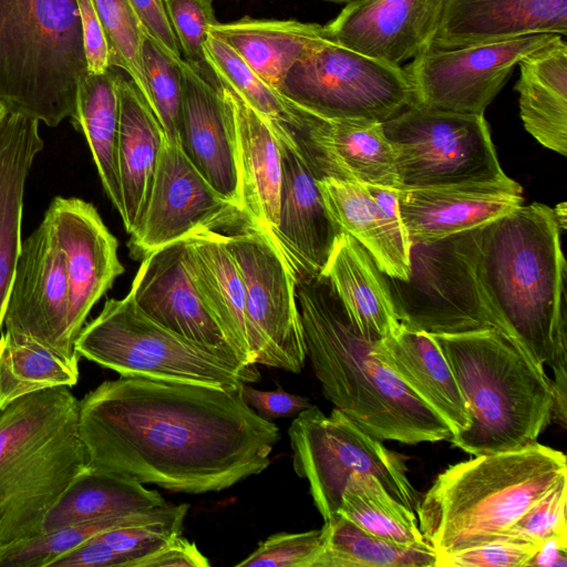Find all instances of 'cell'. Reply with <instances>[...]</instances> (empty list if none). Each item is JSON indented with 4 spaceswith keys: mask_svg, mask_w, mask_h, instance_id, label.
<instances>
[{
    "mask_svg": "<svg viewBox=\"0 0 567 567\" xmlns=\"http://www.w3.org/2000/svg\"><path fill=\"white\" fill-rule=\"evenodd\" d=\"M556 218L561 229L566 228V203H561L554 209Z\"/></svg>",
    "mask_w": 567,
    "mask_h": 567,
    "instance_id": "11a10c76",
    "label": "cell"
},
{
    "mask_svg": "<svg viewBox=\"0 0 567 567\" xmlns=\"http://www.w3.org/2000/svg\"><path fill=\"white\" fill-rule=\"evenodd\" d=\"M567 34V0H441L431 50Z\"/></svg>",
    "mask_w": 567,
    "mask_h": 567,
    "instance_id": "d4e9b609",
    "label": "cell"
},
{
    "mask_svg": "<svg viewBox=\"0 0 567 567\" xmlns=\"http://www.w3.org/2000/svg\"><path fill=\"white\" fill-rule=\"evenodd\" d=\"M106 37L111 66L125 71L143 99L147 86L142 65L143 28L128 0H93Z\"/></svg>",
    "mask_w": 567,
    "mask_h": 567,
    "instance_id": "60d3db41",
    "label": "cell"
},
{
    "mask_svg": "<svg viewBox=\"0 0 567 567\" xmlns=\"http://www.w3.org/2000/svg\"><path fill=\"white\" fill-rule=\"evenodd\" d=\"M43 147L38 120L8 113L0 122V332L22 247L25 182Z\"/></svg>",
    "mask_w": 567,
    "mask_h": 567,
    "instance_id": "f546056e",
    "label": "cell"
},
{
    "mask_svg": "<svg viewBox=\"0 0 567 567\" xmlns=\"http://www.w3.org/2000/svg\"><path fill=\"white\" fill-rule=\"evenodd\" d=\"M210 563L196 544L182 534L155 553L140 559L135 567H208Z\"/></svg>",
    "mask_w": 567,
    "mask_h": 567,
    "instance_id": "f5cc1de1",
    "label": "cell"
},
{
    "mask_svg": "<svg viewBox=\"0 0 567 567\" xmlns=\"http://www.w3.org/2000/svg\"><path fill=\"white\" fill-rule=\"evenodd\" d=\"M74 350L121 377L212 385L228 390L260 379L256 364L238 367L216 352L161 326L127 293L107 299L83 327Z\"/></svg>",
    "mask_w": 567,
    "mask_h": 567,
    "instance_id": "ba28073f",
    "label": "cell"
},
{
    "mask_svg": "<svg viewBox=\"0 0 567 567\" xmlns=\"http://www.w3.org/2000/svg\"><path fill=\"white\" fill-rule=\"evenodd\" d=\"M218 81L230 126L243 209L252 225L272 236L278 225L282 187L278 124L254 110L225 82Z\"/></svg>",
    "mask_w": 567,
    "mask_h": 567,
    "instance_id": "cb8c5ba5",
    "label": "cell"
},
{
    "mask_svg": "<svg viewBox=\"0 0 567 567\" xmlns=\"http://www.w3.org/2000/svg\"><path fill=\"white\" fill-rule=\"evenodd\" d=\"M324 548L315 567H435L426 543L399 544L372 535L336 514L324 522Z\"/></svg>",
    "mask_w": 567,
    "mask_h": 567,
    "instance_id": "8d00e7d4",
    "label": "cell"
},
{
    "mask_svg": "<svg viewBox=\"0 0 567 567\" xmlns=\"http://www.w3.org/2000/svg\"><path fill=\"white\" fill-rule=\"evenodd\" d=\"M235 390L141 377L79 400L90 466L177 493L226 489L270 465L280 430Z\"/></svg>",
    "mask_w": 567,
    "mask_h": 567,
    "instance_id": "6da1fadb",
    "label": "cell"
},
{
    "mask_svg": "<svg viewBox=\"0 0 567 567\" xmlns=\"http://www.w3.org/2000/svg\"><path fill=\"white\" fill-rule=\"evenodd\" d=\"M282 154L279 218L272 238L291 262L296 276L320 275L341 233L324 205L318 178L292 131L277 125Z\"/></svg>",
    "mask_w": 567,
    "mask_h": 567,
    "instance_id": "ffe728a7",
    "label": "cell"
},
{
    "mask_svg": "<svg viewBox=\"0 0 567 567\" xmlns=\"http://www.w3.org/2000/svg\"><path fill=\"white\" fill-rule=\"evenodd\" d=\"M526 566L567 567V536H553L539 543Z\"/></svg>",
    "mask_w": 567,
    "mask_h": 567,
    "instance_id": "db71d44e",
    "label": "cell"
},
{
    "mask_svg": "<svg viewBox=\"0 0 567 567\" xmlns=\"http://www.w3.org/2000/svg\"><path fill=\"white\" fill-rule=\"evenodd\" d=\"M69 287L63 252L45 218L22 243L7 302L6 331L69 360L80 359L68 332Z\"/></svg>",
    "mask_w": 567,
    "mask_h": 567,
    "instance_id": "2e32d148",
    "label": "cell"
},
{
    "mask_svg": "<svg viewBox=\"0 0 567 567\" xmlns=\"http://www.w3.org/2000/svg\"><path fill=\"white\" fill-rule=\"evenodd\" d=\"M553 208L518 206L480 227L475 271L502 332L544 369L567 350L566 261Z\"/></svg>",
    "mask_w": 567,
    "mask_h": 567,
    "instance_id": "3957f363",
    "label": "cell"
},
{
    "mask_svg": "<svg viewBox=\"0 0 567 567\" xmlns=\"http://www.w3.org/2000/svg\"><path fill=\"white\" fill-rule=\"evenodd\" d=\"M539 544L498 538L471 548L436 555L435 567H523Z\"/></svg>",
    "mask_w": 567,
    "mask_h": 567,
    "instance_id": "bcb514c9",
    "label": "cell"
},
{
    "mask_svg": "<svg viewBox=\"0 0 567 567\" xmlns=\"http://www.w3.org/2000/svg\"><path fill=\"white\" fill-rule=\"evenodd\" d=\"M87 74L75 0H0V103L58 126Z\"/></svg>",
    "mask_w": 567,
    "mask_h": 567,
    "instance_id": "52a82bcc",
    "label": "cell"
},
{
    "mask_svg": "<svg viewBox=\"0 0 567 567\" xmlns=\"http://www.w3.org/2000/svg\"><path fill=\"white\" fill-rule=\"evenodd\" d=\"M296 291L306 355L334 408L381 441L451 439L446 422L375 358L377 340L359 330L326 277L298 276Z\"/></svg>",
    "mask_w": 567,
    "mask_h": 567,
    "instance_id": "7a4b0ae2",
    "label": "cell"
},
{
    "mask_svg": "<svg viewBox=\"0 0 567 567\" xmlns=\"http://www.w3.org/2000/svg\"><path fill=\"white\" fill-rule=\"evenodd\" d=\"M178 66L182 75L179 145L216 192L243 209L234 144L219 81L216 75H205L184 59Z\"/></svg>",
    "mask_w": 567,
    "mask_h": 567,
    "instance_id": "7402d4cb",
    "label": "cell"
},
{
    "mask_svg": "<svg viewBox=\"0 0 567 567\" xmlns=\"http://www.w3.org/2000/svg\"><path fill=\"white\" fill-rule=\"evenodd\" d=\"M132 559L113 549L99 535L53 560L50 567H131Z\"/></svg>",
    "mask_w": 567,
    "mask_h": 567,
    "instance_id": "816d5d0a",
    "label": "cell"
},
{
    "mask_svg": "<svg viewBox=\"0 0 567 567\" xmlns=\"http://www.w3.org/2000/svg\"><path fill=\"white\" fill-rule=\"evenodd\" d=\"M44 218L64 256L68 332L74 344L93 306L124 272L117 255L118 243L96 208L80 198L55 197Z\"/></svg>",
    "mask_w": 567,
    "mask_h": 567,
    "instance_id": "e0dca14e",
    "label": "cell"
},
{
    "mask_svg": "<svg viewBox=\"0 0 567 567\" xmlns=\"http://www.w3.org/2000/svg\"><path fill=\"white\" fill-rule=\"evenodd\" d=\"M185 259L199 297L240 361L256 364L244 282L225 235L205 231L186 238Z\"/></svg>",
    "mask_w": 567,
    "mask_h": 567,
    "instance_id": "4316f807",
    "label": "cell"
},
{
    "mask_svg": "<svg viewBox=\"0 0 567 567\" xmlns=\"http://www.w3.org/2000/svg\"><path fill=\"white\" fill-rule=\"evenodd\" d=\"M208 34L228 44L278 91L296 62L327 39L323 25L317 23L250 17L229 23L218 22L209 28Z\"/></svg>",
    "mask_w": 567,
    "mask_h": 567,
    "instance_id": "1f68e13d",
    "label": "cell"
},
{
    "mask_svg": "<svg viewBox=\"0 0 567 567\" xmlns=\"http://www.w3.org/2000/svg\"><path fill=\"white\" fill-rule=\"evenodd\" d=\"M90 466L69 386L23 396L0 412V547L42 533L43 520Z\"/></svg>",
    "mask_w": 567,
    "mask_h": 567,
    "instance_id": "8992f818",
    "label": "cell"
},
{
    "mask_svg": "<svg viewBox=\"0 0 567 567\" xmlns=\"http://www.w3.org/2000/svg\"><path fill=\"white\" fill-rule=\"evenodd\" d=\"M564 475L566 455L537 442L475 455L436 476L416 505L419 528L436 555L497 539Z\"/></svg>",
    "mask_w": 567,
    "mask_h": 567,
    "instance_id": "277c9868",
    "label": "cell"
},
{
    "mask_svg": "<svg viewBox=\"0 0 567 567\" xmlns=\"http://www.w3.org/2000/svg\"><path fill=\"white\" fill-rule=\"evenodd\" d=\"M373 352L446 422L452 436L468 426L465 401L432 334L400 323L393 333L375 341Z\"/></svg>",
    "mask_w": 567,
    "mask_h": 567,
    "instance_id": "83f0119b",
    "label": "cell"
},
{
    "mask_svg": "<svg viewBox=\"0 0 567 567\" xmlns=\"http://www.w3.org/2000/svg\"><path fill=\"white\" fill-rule=\"evenodd\" d=\"M117 87V165L123 199L121 217L126 233L131 235L146 209L166 135L131 79L118 74Z\"/></svg>",
    "mask_w": 567,
    "mask_h": 567,
    "instance_id": "f1b7e54d",
    "label": "cell"
},
{
    "mask_svg": "<svg viewBox=\"0 0 567 567\" xmlns=\"http://www.w3.org/2000/svg\"><path fill=\"white\" fill-rule=\"evenodd\" d=\"M184 519L120 527L99 534L110 547L132 559L131 567L182 534Z\"/></svg>",
    "mask_w": 567,
    "mask_h": 567,
    "instance_id": "7dc6e473",
    "label": "cell"
},
{
    "mask_svg": "<svg viewBox=\"0 0 567 567\" xmlns=\"http://www.w3.org/2000/svg\"><path fill=\"white\" fill-rule=\"evenodd\" d=\"M252 225L245 212L206 181L178 143L164 140L144 215L130 235L134 259L205 231Z\"/></svg>",
    "mask_w": 567,
    "mask_h": 567,
    "instance_id": "9a60e30c",
    "label": "cell"
},
{
    "mask_svg": "<svg viewBox=\"0 0 567 567\" xmlns=\"http://www.w3.org/2000/svg\"><path fill=\"white\" fill-rule=\"evenodd\" d=\"M566 488L567 475H564L499 538L539 544L553 536H567Z\"/></svg>",
    "mask_w": 567,
    "mask_h": 567,
    "instance_id": "f6af8a7d",
    "label": "cell"
},
{
    "mask_svg": "<svg viewBox=\"0 0 567 567\" xmlns=\"http://www.w3.org/2000/svg\"><path fill=\"white\" fill-rule=\"evenodd\" d=\"M164 4L183 59L205 75H215L204 51L209 28L219 22L213 0H164Z\"/></svg>",
    "mask_w": 567,
    "mask_h": 567,
    "instance_id": "7bdbcfd3",
    "label": "cell"
},
{
    "mask_svg": "<svg viewBox=\"0 0 567 567\" xmlns=\"http://www.w3.org/2000/svg\"><path fill=\"white\" fill-rule=\"evenodd\" d=\"M441 0H354L323 25L329 41L393 65L431 50Z\"/></svg>",
    "mask_w": 567,
    "mask_h": 567,
    "instance_id": "d6986e66",
    "label": "cell"
},
{
    "mask_svg": "<svg viewBox=\"0 0 567 567\" xmlns=\"http://www.w3.org/2000/svg\"><path fill=\"white\" fill-rule=\"evenodd\" d=\"M225 243L244 282L255 363L300 372L307 355L291 262L272 236L255 225L225 235Z\"/></svg>",
    "mask_w": 567,
    "mask_h": 567,
    "instance_id": "4fadbf2b",
    "label": "cell"
},
{
    "mask_svg": "<svg viewBox=\"0 0 567 567\" xmlns=\"http://www.w3.org/2000/svg\"><path fill=\"white\" fill-rule=\"evenodd\" d=\"M146 37L174 63L183 56L164 0H128Z\"/></svg>",
    "mask_w": 567,
    "mask_h": 567,
    "instance_id": "c3c4849f",
    "label": "cell"
},
{
    "mask_svg": "<svg viewBox=\"0 0 567 567\" xmlns=\"http://www.w3.org/2000/svg\"><path fill=\"white\" fill-rule=\"evenodd\" d=\"M288 435L293 470L308 481L323 522L338 513L349 478L359 474L377 477L396 501L416 508L417 492L402 457L339 409L327 415L310 405L293 419Z\"/></svg>",
    "mask_w": 567,
    "mask_h": 567,
    "instance_id": "30bf717a",
    "label": "cell"
},
{
    "mask_svg": "<svg viewBox=\"0 0 567 567\" xmlns=\"http://www.w3.org/2000/svg\"><path fill=\"white\" fill-rule=\"evenodd\" d=\"M292 133L318 179L332 177L400 189L394 152L381 122L315 115Z\"/></svg>",
    "mask_w": 567,
    "mask_h": 567,
    "instance_id": "44dd1931",
    "label": "cell"
},
{
    "mask_svg": "<svg viewBox=\"0 0 567 567\" xmlns=\"http://www.w3.org/2000/svg\"><path fill=\"white\" fill-rule=\"evenodd\" d=\"M324 548V530L276 533L241 561L238 567H315Z\"/></svg>",
    "mask_w": 567,
    "mask_h": 567,
    "instance_id": "ee69618b",
    "label": "cell"
},
{
    "mask_svg": "<svg viewBox=\"0 0 567 567\" xmlns=\"http://www.w3.org/2000/svg\"><path fill=\"white\" fill-rule=\"evenodd\" d=\"M480 227L436 239L410 240L406 279L383 274L396 320L430 334L501 331L478 287Z\"/></svg>",
    "mask_w": 567,
    "mask_h": 567,
    "instance_id": "9c48e42d",
    "label": "cell"
},
{
    "mask_svg": "<svg viewBox=\"0 0 567 567\" xmlns=\"http://www.w3.org/2000/svg\"><path fill=\"white\" fill-rule=\"evenodd\" d=\"M244 402L265 420L296 417L311 404L307 398L277 390H258L248 383L241 384Z\"/></svg>",
    "mask_w": 567,
    "mask_h": 567,
    "instance_id": "681fc988",
    "label": "cell"
},
{
    "mask_svg": "<svg viewBox=\"0 0 567 567\" xmlns=\"http://www.w3.org/2000/svg\"><path fill=\"white\" fill-rule=\"evenodd\" d=\"M382 125L394 152L400 189L511 179L501 168L484 115L412 105Z\"/></svg>",
    "mask_w": 567,
    "mask_h": 567,
    "instance_id": "8fae6325",
    "label": "cell"
},
{
    "mask_svg": "<svg viewBox=\"0 0 567 567\" xmlns=\"http://www.w3.org/2000/svg\"><path fill=\"white\" fill-rule=\"evenodd\" d=\"M167 502L128 476L87 466L48 512L42 532L106 516L147 511Z\"/></svg>",
    "mask_w": 567,
    "mask_h": 567,
    "instance_id": "836d02e7",
    "label": "cell"
},
{
    "mask_svg": "<svg viewBox=\"0 0 567 567\" xmlns=\"http://www.w3.org/2000/svg\"><path fill=\"white\" fill-rule=\"evenodd\" d=\"M461 390L468 426L449 441L471 455L537 442L553 420L551 380L497 329L432 334Z\"/></svg>",
    "mask_w": 567,
    "mask_h": 567,
    "instance_id": "5b68a950",
    "label": "cell"
},
{
    "mask_svg": "<svg viewBox=\"0 0 567 567\" xmlns=\"http://www.w3.org/2000/svg\"><path fill=\"white\" fill-rule=\"evenodd\" d=\"M206 61L217 79L229 85L270 122L301 130L315 114L301 109L257 74L228 44L208 34Z\"/></svg>",
    "mask_w": 567,
    "mask_h": 567,
    "instance_id": "ab89813d",
    "label": "cell"
},
{
    "mask_svg": "<svg viewBox=\"0 0 567 567\" xmlns=\"http://www.w3.org/2000/svg\"><path fill=\"white\" fill-rule=\"evenodd\" d=\"M318 185L340 230L361 244L384 275L406 279L410 238L400 213L398 188L332 177L318 179Z\"/></svg>",
    "mask_w": 567,
    "mask_h": 567,
    "instance_id": "603a6c76",
    "label": "cell"
},
{
    "mask_svg": "<svg viewBox=\"0 0 567 567\" xmlns=\"http://www.w3.org/2000/svg\"><path fill=\"white\" fill-rule=\"evenodd\" d=\"M320 275L364 336L379 340L398 329L383 272L352 236L339 234Z\"/></svg>",
    "mask_w": 567,
    "mask_h": 567,
    "instance_id": "4dcf8cb0",
    "label": "cell"
},
{
    "mask_svg": "<svg viewBox=\"0 0 567 567\" xmlns=\"http://www.w3.org/2000/svg\"><path fill=\"white\" fill-rule=\"evenodd\" d=\"M189 505L171 504L147 511L106 516L53 530L0 547V567H50L62 554L107 530L155 522L184 519Z\"/></svg>",
    "mask_w": 567,
    "mask_h": 567,
    "instance_id": "d590c367",
    "label": "cell"
},
{
    "mask_svg": "<svg viewBox=\"0 0 567 567\" xmlns=\"http://www.w3.org/2000/svg\"><path fill=\"white\" fill-rule=\"evenodd\" d=\"M519 113L525 130L543 146L567 154V44L559 41L518 62Z\"/></svg>",
    "mask_w": 567,
    "mask_h": 567,
    "instance_id": "d6a6232c",
    "label": "cell"
},
{
    "mask_svg": "<svg viewBox=\"0 0 567 567\" xmlns=\"http://www.w3.org/2000/svg\"><path fill=\"white\" fill-rule=\"evenodd\" d=\"M328 1H334V2H341V3H349V2H352L354 0H328Z\"/></svg>",
    "mask_w": 567,
    "mask_h": 567,
    "instance_id": "6f0895ef",
    "label": "cell"
},
{
    "mask_svg": "<svg viewBox=\"0 0 567 567\" xmlns=\"http://www.w3.org/2000/svg\"><path fill=\"white\" fill-rule=\"evenodd\" d=\"M79 359L69 360L8 331L0 336V412L29 394L79 380Z\"/></svg>",
    "mask_w": 567,
    "mask_h": 567,
    "instance_id": "74e56055",
    "label": "cell"
},
{
    "mask_svg": "<svg viewBox=\"0 0 567 567\" xmlns=\"http://www.w3.org/2000/svg\"><path fill=\"white\" fill-rule=\"evenodd\" d=\"M83 30L89 73H103L111 69L110 50L93 0H75Z\"/></svg>",
    "mask_w": 567,
    "mask_h": 567,
    "instance_id": "f907efd6",
    "label": "cell"
},
{
    "mask_svg": "<svg viewBox=\"0 0 567 567\" xmlns=\"http://www.w3.org/2000/svg\"><path fill=\"white\" fill-rule=\"evenodd\" d=\"M8 114L6 107L0 103V122L3 120V117Z\"/></svg>",
    "mask_w": 567,
    "mask_h": 567,
    "instance_id": "9f6ffc18",
    "label": "cell"
},
{
    "mask_svg": "<svg viewBox=\"0 0 567 567\" xmlns=\"http://www.w3.org/2000/svg\"><path fill=\"white\" fill-rule=\"evenodd\" d=\"M322 118L385 122L414 104L404 70L323 39L291 68L280 90Z\"/></svg>",
    "mask_w": 567,
    "mask_h": 567,
    "instance_id": "7c38bea8",
    "label": "cell"
},
{
    "mask_svg": "<svg viewBox=\"0 0 567 567\" xmlns=\"http://www.w3.org/2000/svg\"><path fill=\"white\" fill-rule=\"evenodd\" d=\"M514 179L486 185L398 189L410 240L446 237L482 227L523 205Z\"/></svg>",
    "mask_w": 567,
    "mask_h": 567,
    "instance_id": "484cf974",
    "label": "cell"
},
{
    "mask_svg": "<svg viewBox=\"0 0 567 567\" xmlns=\"http://www.w3.org/2000/svg\"><path fill=\"white\" fill-rule=\"evenodd\" d=\"M128 295L161 326L238 367H248L240 361L196 290L185 259V239L143 257Z\"/></svg>",
    "mask_w": 567,
    "mask_h": 567,
    "instance_id": "ac0fdd59",
    "label": "cell"
},
{
    "mask_svg": "<svg viewBox=\"0 0 567 567\" xmlns=\"http://www.w3.org/2000/svg\"><path fill=\"white\" fill-rule=\"evenodd\" d=\"M560 39L558 34H529L424 52L403 69L412 89L413 105L484 115L513 68L525 56Z\"/></svg>",
    "mask_w": 567,
    "mask_h": 567,
    "instance_id": "5bb4252c",
    "label": "cell"
},
{
    "mask_svg": "<svg viewBox=\"0 0 567 567\" xmlns=\"http://www.w3.org/2000/svg\"><path fill=\"white\" fill-rule=\"evenodd\" d=\"M118 74L112 68L103 73L87 72L78 86L72 122L84 134L103 188L121 216L123 199L117 165Z\"/></svg>",
    "mask_w": 567,
    "mask_h": 567,
    "instance_id": "e575fe53",
    "label": "cell"
},
{
    "mask_svg": "<svg viewBox=\"0 0 567 567\" xmlns=\"http://www.w3.org/2000/svg\"><path fill=\"white\" fill-rule=\"evenodd\" d=\"M141 53L147 86L146 103L157 117L166 138L179 144L182 75L178 63L169 60L146 35L142 41Z\"/></svg>",
    "mask_w": 567,
    "mask_h": 567,
    "instance_id": "b9f144b4",
    "label": "cell"
},
{
    "mask_svg": "<svg viewBox=\"0 0 567 567\" xmlns=\"http://www.w3.org/2000/svg\"><path fill=\"white\" fill-rule=\"evenodd\" d=\"M337 514L386 540L408 545L425 542L414 512L371 475L349 478Z\"/></svg>",
    "mask_w": 567,
    "mask_h": 567,
    "instance_id": "f35d334b",
    "label": "cell"
}]
</instances>
